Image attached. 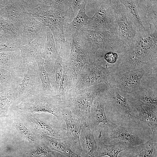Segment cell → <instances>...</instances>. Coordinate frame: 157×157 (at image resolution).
<instances>
[{
    "label": "cell",
    "mask_w": 157,
    "mask_h": 157,
    "mask_svg": "<svg viewBox=\"0 0 157 157\" xmlns=\"http://www.w3.org/2000/svg\"><path fill=\"white\" fill-rule=\"evenodd\" d=\"M126 98L139 101L157 112V92L149 88L140 87L135 93Z\"/></svg>",
    "instance_id": "f1b7e54d"
},
{
    "label": "cell",
    "mask_w": 157,
    "mask_h": 157,
    "mask_svg": "<svg viewBox=\"0 0 157 157\" xmlns=\"http://www.w3.org/2000/svg\"><path fill=\"white\" fill-rule=\"evenodd\" d=\"M85 5H84L80 9L78 13L71 22L69 23L65 21L63 31L65 38L78 32L86 24L89 17L85 13Z\"/></svg>",
    "instance_id": "d4e9b609"
},
{
    "label": "cell",
    "mask_w": 157,
    "mask_h": 157,
    "mask_svg": "<svg viewBox=\"0 0 157 157\" xmlns=\"http://www.w3.org/2000/svg\"><path fill=\"white\" fill-rule=\"evenodd\" d=\"M14 124L19 134L23 138L31 143L34 141V139L30 131L22 123L15 121Z\"/></svg>",
    "instance_id": "e575fe53"
},
{
    "label": "cell",
    "mask_w": 157,
    "mask_h": 157,
    "mask_svg": "<svg viewBox=\"0 0 157 157\" xmlns=\"http://www.w3.org/2000/svg\"><path fill=\"white\" fill-rule=\"evenodd\" d=\"M46 144V145L42 146L33 152L31 154L33 156L37 157H51L52 153L50 148Z\"/></svg>",
    "instance_id": "d590c367"
},
{
    "label": "cell",
    "mask_w": 157,
    "mask_h": 157,
    "mask_svg": "<svg viewBox=\"0 0 157 157\" xmlns=\"http://www.w3.org/2000/svg\"><path fill=\"white\" fill-rule=\"evenodd\" d=\"M17 107L22 111L31 113H49L62 121V113L65 108L59 94L48 95L42 92L21 102Z\"/></svg>",
    "instance_id": "277c9868"
},
{
    "label": "cell",
    "mask_w": 157,
    "mask_h": 157,
    "mask_svg": "<svg viewBox=\"0 0 157 157\" xmlns=\"http://www.w3.org/2000/svg\"><path fill=\"white\" fill-rule=\"evenodd\" d=\"M47 37L45 47L41 55L44 62V66L49 75L52 72L54 63L58 54L54 40L49 28L47 27Z\"/></svg>",
    "instance_id": "44dd1931"
},
{
    "label": "cell",
    "mask_w": 157,
    "mask_h": 157,
    "mask_svg": "<svg viewBox=\"0 0 157 157\" xmlns=\"http://www.w3.org/2000/svg\"><path fill=\"white\" fill-rule=\"evenodd\" d=\"M113 72L112 67H104L95 62L87 63L78 74L75 85L69 93L101 84H105L108 87V78Z\"/></svg>",
    "instance_id": "5b68a950"
},
{
    "label": "cell",
    "mask_w": 157,
    "mask_h": 157,
    "mask_svg": "<svg viewBox=\"0 0 157 157\" xmlns=\"http://www.w3.org/2000/svg\"><path fill=\"white\" fill-rule=\"evenodd\" d=\"M80 140L82 156L96 157L98 148L97 143L93 131L85 122L81 131Z\"/></svg>",
    "instance_id": "ffe728a7"
},
{
    "label": "cell",
    "mask_w": 157,
    "mask_h": 157,
    "mask_svg": "<svg viewBox=\"0 0 157 157\" xmlns=\"http://www.w3.org/2000/svg\"><path fill=\"white\" fill-rule=\"evenodd\" d=\"M97 143L98 148L96 157L105 156L118 157L120 152L131 147L128 142L123 141L110 144H106L99 140Z\"/></svg>",
    "instance_id": "4316f807"
},
{
    "label": "cell",
    "mask_w": 157,
    "mask_h": 157,
    "mask_svg": "<svg viewBox=\"0 0 157 157\" xmlns=\"http://www.w3.org/2000/svg\"><path fill=\"white\" fill-rule=\"evenodd\" d=\"M47 28L29 44L19 48L22 60L26 65L35 61L36 56L43 52L46 40Z\"/></svg>",
    "instance_id": "ac0fdd59"
},
{
    "label": "cell",
    "mask_w": 157,
    "mask_h": 157,
    "mask_svg": "<svg viewBox=\"0 0 157 157\" xmlns=\"http://www.w3.org/2000/svg\"><path fill=\"white\" fill-rule=\"evenodd\" d=\"M78 33L83 45L93 59L98 54L112 51L121 53L129 47L120 39L115 26L106 31L83 27Z\"/></svg>",
    "instance_id": "7a4b0ae2"
},
{
    "label": "cell",
    "mask_w": 157,
    "mask_h": 157,
    "mask_svg": "<svg viewBox=\"0 0 157 157\" xmlns=\"http://www.w3.org/2000/svg\"><path fill=\"white\" fill-rule=\"evenodd\" d=\"M108 87L105 84H101L80 90L74 93H69L63 99L65 107L85 122L90 115L94 99Z\"/></svg>",
    "instance_id": "3957f363"
},
{
    "label": "cell",
    "mask_w": 157,
    "mask_h": 157,
    "mask_svg": "<svg viewBox=\"0 0 157 157\" xmlns=\"http://www.w3.org/2000/svg\"><path fill=\"white\" fill-rule=\"evenodd\" d=\"M120 1L124 6L128 16L138 32L146 31L138 10V4L136 3L138 0H122Z\"/></svg>",
    "instance_id": "83f0119b"
},
{
    "label": "cell",
    "mask_w": 157,
    "mask_h": 157,
    "mask_svg": "<svg viewBox=\"0 0 157 157\" xmlns=\"http://www.w3.org/2000/svg\"><path fill=\"white\" fill-rule=\"evenodd\" d=\"M30 115V120L42 135L58 139H67L66 128L53 125Z\"/></svg>",
    "instance_id": "7402d4cb"
},
{
    "label": "cell",
    "mask_w": 157,
    "mask_h": 157,
    "mask_svg": "<svg viewBox=\"0 0 157 157\" xmlns=\"http://www.w3.org/2000/svg\"><path fill=\"white\" fill-rule=\"evenodd\" d=\"M115 139L127 142L131 147L137 146L144 142L134 128L119 126L111 121L100 131L98 139L105 143Z\"/></svg>",
    "instance_id": "30bf717a"
},
{
    "label": "cell",
    "mask_w": 157,
    "mask_h": 157,
    "mask_svg": "<svg viewBox=\"0 0 157 157\" xmlns=\"http://www.w3.org/2000/svg\"><path fill=\"white\" fill-rule=\"evenodd\" d=\"M21 46L19 37L4 34L0 38V52L13 51Z\"/></svg>",
    "instance_id": "d6a6232c"
},
{
    "label": "cell",
    "mask_w": 157,
    "mask_h": 157,
    "mask_svg": "<svg viewBox=\"0 0 157 157\" xmlns=\"http://www.w3.org/2000/svg\"><path fill=\"white\" fill-rule=\"evenodd\" d=\"M0 28L3 31L5 35L17 36L21 38V35L15 26L0 15Z\"/></svg>",
    "instance_id": "836d02e7"
},
{
    "label": "cell",
    "mask_w": 157,
    "mask_h": 157,
    "mask_svg": "<svg viewBox=\"0 0 157 157\" xmlns=\"http://www.w3.org/2000/svg\"><path fill=\"white\" fill-rule=\"evenodd\" d=\"M60 157H66L61 154Z\"/></svg>",
    "instance_id": "74e56055"
},
{
    "label": "cell",
    "mask_w": 157,
    "mask_h": 157,
    "mask_svg": "<svg viewBox=\"0 0 157 157\" xmlns=\"http://www.w3.org/2000/svg\"><path fill=\"white\" fill-rule=\"evenodd\" d=\"M26 11L22 0H0V15L13 23L21 36Z\"/></svg>",
    "instance_id": "5bb4252c"
},
{
    "label": "cell",
    "mask_w": 157,
    "mask_h": 157,
    "mask_svg": "<svg viewBox=\"0 0 157 157\" xmlns=\"http://www.w3.org/2000/svg\"><path fill=\"white\" fill-rule=\"evenodd\" d=\"M124 151L126 157H157V139L152 138L145 142L130 147Z\"/></svg>",
    "instance_id": "603a6c76"
},
{
    "label": "cell",
    "mask_w": 157,
    "mask_h": 157,
    "mask_svg": "<svg viewBox=\"0 0 157 157\" xmlns=\"http://www.w3.org/2000/svg\"><path fill=\"white\" fill-rule=\"evenodd\" d=\"M147 68L142 67L121 73H113L108 78V86L116 88L123 96H131L138 91L142 77Z\"/></svg>",
    "instance_id": "8992f818"
},
{
    "label": "cell",
    "mask_w": 157,
    "mask_h": 157,
    "mask_svg": "<svg viewBox=\"0 0 157 157\" xmlns=\"http://www.w3.org/2000/svg\"><path fill=\"white\" fill-rule=\"evenodd\" d=\"M102 92L99 94L94 101L91 108L90 115L85 121L93 132L97 130L100 124H102V130L105 125L108 124L111 122L108 119L105 113V102Z\"/></svg>",
    "instance_id": "2e32d148"
},
{
    "label": "cell",
    "mask_w": 157,
    "mask_h": 157,
    "mask_svg": "<svg viewBox=\"0 0 157 157\" xmlns=\"http://www.w3.org/2000/svg\"><path fill=\"white\" fill-rule=\"evenodd\" d=\"M20 85H14L0 88V118L6 117L10 106L17 99Z\"/></svg>",
    "instance_id": "cb8c5ba5"
},
{
    "label": "cell",
    "mask_w": 157,
    "mask_h": 157,
    "mask_svg": "<svg viewBox=\"0 0 157 157\" xmlns=\"http://www.w3.org/2000/svg\"><path fill=\"white\" fill-rule=\"evenodd\" d=\"M157 31L138 33L133 46L121 56L114 73H121L142 67L157 71Z\"/></svg>",
    "instance_id": "6da1fadb"
},
{
    "label": "cell",
    "mask_w": 157,
    "mask_h": 157,
    "mask_svg": "<svg viewBox=\"0 0 157 157\" xmlns=\"http://www.w3.org/2000/svg\"><path fill=\"white\" fill-rule=\"evenodd\" d=\"M0 67L22 79L27 71V65L22 61L19 48L13 51L0 52Z\"/></svg>",
    "instance_id": "9a60e30c"
},
{
    "label": "cell",
    "mask_w": 157,
    "mask_h": 157,
    "mask_svg": "<svg viewBox=\"0 0 157 157\" xmlns=\"http://www.w3.org/2000/svg\"><path fill=\"white\" fill-rule=\"evenodd\" d=\"M95 6L94 15L89 17L83 27L91 30L106 31L115 26L114 10L111 0H91Z\"/></svg>",
    "instance_id": "52a82bcc"
},
{
    "label": "cell",
    "mask_w": 157,
    "mask_h": 157,
    "mask_svg": "<svg viewBox=\"0 0 157 157\" xmlns=\"http://www.w3.org/2000/svg\"><path fill=\"white\" fill-rule=\"evenodd\" d=\"M0 157H8L7 156H0Z\"/></svg>",
    "instance_id": "f35d334b"
},
{
    "label": "cell",
    "mask_w": 157,
    "mask_h": 157,
    "mask_svg": "<svg viewBox=\"0 0 157 157\" xmlns=\"http://www.w3.org/2000/svg\"><path fill=\"white\" fill-rule=\"evenodd\" d=\"M41 54L36 56L35 61L38 65V74L41 82L42 92L48 95L57 94L51 86L49 75L44 67V61Z\"/></svg>",
    "instance_id": "f546056e"
},
{
    "label": "cell",
    "mask_w": 157,
    "mask_h": 157,
    "mask_svg": "<svg viewBox=\"0 0 157 157\" xmlns=\"http://www.w3.org/2000/svg\"><path fill=\"white\" fill-rule=\"evenodd\" d=\"M64 64L63 55L58 53L54 63L53 70L49 74L51 86L57 94H58L59 83L63 73Z\"/></svg>",
    "instance_id": "1f68e13d"
},
{
    "label": "cell",
    "mask_w": 157,
    "mask_h": 157,
    "mask_svg": "<svg viewBox=\"0 0 157 157\" xmlns=\"http://www.w3.org/2000/svg\"><path fill=\"white\" fill-rule=\"evenodd\" d=\"M87 0H70V3L74 15H75L78 10L86 3Z\"/></svg>",
    "instance_id": "8d00e7d4"
},
{
    "label": "cell",
    "mask_w": 157,
    "mask_h": 157,
    "mask_svg": "<svg viewBox=\"0 0 157 157\" xmlns=\"http://www.w3.org/2000/svg\"><path fill=\"white\" fill-rule=\"evenodd\" d=\"M47 27L36 20L32 15L26 12L24 17L23 27L21 37V46L29 44Z\"/></svg>",
    "instance_id": "d6986e66"
},
{
    "label": "cell",
    "mask_w": 157,
    "mask_h": 157,
    "mask_svg": "<svg viewBox=\"0 0 157 157\" xmlns=\"http://www.w3.org/2000/svg\"><path fill=\"white\" fill-rule=\"evenodd\" d=\"M62 119L66 127V142L73 151L82 156L80 137L85 121L67 108L63 111Z\"/></svg>",
    "instance_id": "7c38bea8"
},
{
    "label": "cell",
    "mask_w": 157,
    "mask_h": 157,
    "mask_svg": "<svg viewBox=\"0 0 157 157\" xmlns=\"http://www.w3.org/2000/svg\"><path fill=\"white\" fill-rule=\"evenodd\" d=\"M27 71L20 84L17 97L14 102L17 104L42 92L38 66L36 61L27 65Z\"/></svg>",
    "instance_id": "8fae6325"
},
{
    "label": "cell",
    "mask_w": 157,
    "mask_h": 157,
    "mask_svg": "<svg viewBox=\"0 0 157 157\" xmlns=\"http://www.w3.org/2000/svg\"><path fill=\"white\" fill-rule=\"evenodd\" d=\"M42 138L51 150L56 151L66 157H83L73 151L65 139L44 135L42 136Z\"/></svg>",
    "instance_id": "484cf974"
},
{
    "label": "cell",
    "mask_w": 157,
    "mask_h": 157,
    "mask_svg": "<svg viewBox=\"0 0 157 157\" xmlns=\"http://www.w3.org/2000/svg\"><path fill=\"white\" fill-rule=\"evenodd\" d=\"M127 98L131 105L138 113L136 117L137 120L148 126L152 131V138L157 139V112L139 101Z\"/></svg>",
    "instance_id": "e0dca14e"
},
{
    "label": "cell",
    "mask_w": 157,
    "mask_h": 157,
    "mask_svg": "<svg viewBox=\"0 0 157 157\" xmlns=\"http://www.w3.org/2000/svg\"><path fill=\"white\" fill-rule=\"evenodd\" d=\"M76 78L64 64L62 76L59 83V94L64 98L75 85Z\"/></svg>",
    "instance_id": "4dcf8cb0"
},
{
    "label": "cell",
    "mask_w": 157,
    "mask_h": 157,
    "mask_svg": "<svg viewBox=\"0 0 157 157\" xmlns=\"http://www.w3.org/2000/svg\"><path fill=\"white\" fill-rule=\"evenodd\" d=\"M29 13L51 30L54 29L63 30L65 18L51 5H40L33 9Z\"/></svg>",
    "instance_id": "4fadbf2b"
},
{
    "label": "cell",
    "mask_w": 157,
    "mask_h": 157,
    "mask_svg": "<svg viewBox=\"0 0 157 157\" xmlns=\"http://www.w3.org/2000/svg\"><path fill=\"white\" fill-rule=\"evenodd\" d=\"M114 10L115 26L120 39L129 48L135 42L138 32L128 16L120 0H111Z\"/></svg>",
    "instance_id": "9c48e42d"
},
{
    "label": "cell",
    "mask_w": 157,
    "mask_h": 157,
    "mask_svg": "<svg viewBox=\"0 0 157 157\" xmlns=\"http://www.w3.org/2000/svg\"><path fill=\"white\" fill-rule=\"evenodd\" d=\"M106 106L112 116L121 119L136 121L132 115V106L127 98L122 95L115 87L109 85L102 93Z\"/></svg>",
    "instance_id": "ba28073f"
}]
</instances>
